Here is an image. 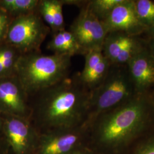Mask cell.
Listing matches in <instances>:
<instances>
[{"mask_svg": "<svg viewBox=\"0 0 154 154\" xmlns=\"http://www.w3.org/2000/svg\"><path fill=\"white\" fill-rule=\"evenodd\" d=\"M154 128V105L149 92L100 114L89 129L99 149L107 154H125Z\"/></svg>", "mask_w": 154, "mask_h": 154, "instance_id": "obj_1", "label": "cell"}, {"mask_svg": "<svg viewBox=\"0 0 154 154\" xmlns=\"http://www.w3.org/2000/svg\"><path fill=\"white\" fill-rule=\"evenodd\" d=\"M90 94L78 74L70 75L31 95L37 98L35 120L41 126L57 130L83 126L88 116Z\"/></svg>", "mask_w": 154, "mask_h": 154, "instance_id": "obj_2", "label": "cell"}, {"mask_svg": "<svg viewBox=\"0 0 154 154\" xmlns=\"http://www.w3.org/2000/svg\"><path fill=\"white\" fill-rule=\"evenodd\" d=\"M72 57L40 51L20 55L15 75L29 96L49 88L70 76Z\"/></svg>", "mask_w": 154, "mask_h": 154, "instance_id": "obj_3", "label": "cell"}, {"mask_svg": "<svg viewBox=\"0 0 154 154\" xmlns=\"http://www.w3.org/2000/svg\"><path fill=\"white\" fill-rule=\"evenodd\" d=\"M137 94L127 65H111L102 82L91 91L84 126L89 128L100 114L126 103Z\"/></svg>", "mask_w": 154, "mask_h": 154, "instance_id": "obj_4", "label": "cell"}, {"mask_svg": "<svg viewBox=\"0 0 154 154\" xmlns=\"http://www.w3.org/2000/svg\"><path fill=\"white\" fill-rule=\"evenodd\" d=\"M50 32L36 9L11 19L5 42L21 54L40 51L41 45Z\"/></svg>", "mask_w": 154, "mask_h": 154, "instance_id": "obj_5", "label": "cell"}, {"mask_svg": "<svg viewBox=\"0 0 154 154\" xmlns=\"http://www.w3.org/2000/svg\"><path fill=\"white\" fill-rule=\"evenodd\" d=\"M87 1L81 7L69 31L82 50L84 55L93 50H102L107 32L102 22L90 11Z\"/></svg>", "mask_w": 154, "mask_h": 154, "instance_id": "obj_6", "label": "cell"}, {"mask_svg": "<svg viewBox=\"0 0 154 154\" xmlns=\"http://www.w3.org/2000/svg\"><path fill=\"white\" fill-rule=\"evenodd\" d=\"M148 44L147 39L121 32L107 34L102 53L111 65H127Z\"/></svg>", "mask_w": 154, "mask_h": 154, "instance_id": "obj_7", "label": "cell"}, {"mask_svg": "<svg viewBox=\"0 0 154 154\" xmlns=\"http://www.w3.org/2000/svg\"><path fill=\"white\" fill-rule=\"evenodd\" d=\"M29 96L16 75L0 78V111L26 119Z\"/></svg>", "mask_w": 154, "mask_h": 154, "instance_id": "obj_8", "label": "cell"}, {"mask_svg": "<svg viewBox=\"0 0 154 154\" xmlns=\"http://www.w3.org/2000/svg\"><path fill=\"white\" fill-rule=\"evenodd\" d=\"M102 22L107 33L121 32L134 35H142L147 30L138 19L134 0H125Z\"/></svg>", "mask_w": 154, "mask_h": 154, "instance_id": "obj_9", "label": "cell"}, {"mask_svg": "<svg viewBox=\"0 0 154 154\" xmlns=\"http://www.w3.org/2000/svg\"><path fill=\"white\" fill-rule=\"evenodd\" d=\"M128 71L138 94L149 93L154 87V60L146 47L127 63Z\"/></svg>", "mask_w": 154, "mask_h": 154, "instance_id": "obj_10", "label": "cell"}, {"mask_svg": "<svg viewBox=\"0 0 154 154\" xmlns=\"http://www.w3.org/2000/svg\"><path fill=\"white\" fill-rule=\"evenodd\" d=\"M85 60L83 69L78 75L83 84L91 91L102 82L111 65L102 50L89 51L85 55Z\"/></svg>", "mask_w": 154, "mask_h": 154, "instance_id": "obj_11", "label": "cell"}, {"mask_svg": "<svg viewBox=\"0 0 154 154\" xmlns=\"http://www.w3.org/2000/svg\"><path fill=\"white\" fill-rule=\"evenodd\" d=\"M1 130L15 154H23L28 146L32 130L28 121L15 116H5Z\"/></svg>", "mask_w": 154, "mask_h": 154, "instance_id": "obj_12", "label": "cell"}, {"mask_svg": "<svg viewBox=\"0 0 154 154\" xmlns=\"http://www.w3.org/2000/svg\"><path fill=\"white\" fill-rule=\"evenodd\" d=\"M62 0H40L37 11L53 34L65 30Z\"/></svg>", "mask_w": 154, "mask_h": 154, "instance_id": "obj_13", "label": "cell"}, {"mask_svg": "<svg viewBox=\"0 0 154 154\" xmlns=\"http://www.w3.org/2000/svg\"><path fill=\"white\" fill-rule=\"evenodd\" d=\"M47 49L53 54L70 55H84L74 36L69 30H63L53 34L47 45Z\"/></svg>", "mask_w": 154, "mask_h": 154, "instance_id": "obj_14", "label": "cell"}, {"mask_svg": "<svg viewBox=\"0 0 154 154\" xmlns=\"http://www.w3.org/2000/svg\"><path fill=\"white\" fill-rule=\"evenodd\" d=\"M77 130L76 131L62 134L50 138L51 140L44 145L42 149V154L68 153L75 146L79 139L80 135L77 132Z\"/></svg>", "mask_w": 154, "mask_h": 154, "instance_id": "obj_15", "label": "cell"}, {"mask_svg": "<svg viewBox=\"0 0 154 154\" xmlns=\"http://www.w3.org/2000/svg\"><path fill=\"white\" fill-rule=\"evenodd\" d=\"M21 55L5 42L0 44V78L15 75L17 63Z\"/></svg>", "mask_w": 154, "mask_h": 154, "instance_id": "obj_16", "label": "cell"}, {"mask_svg": "<svg viewBox=\"0 0 154 154\" xmlns=\"http://www.w3.org/2000/svg\"><path fill=\"white\" fill-rule=\"evenodd\" d=\"M38 0H0V9L13 18L35 11Z\"/></svg>", "mask_w": 154, "mask_h": 154, "instance_id": "obj_17", "label": "cell"}, {"mask_svg": "<svg viewBox=\"0 0 154 154\" xmlns=\"http://www.w3.org/2000/svg\"><path fill=\"white\" fill-rule=\"evenodd\" d=\"M125 0H91L87 1V6L90 11L100 21H103L110 13Z\"/></svg>", "mask_w": 154, "mask_h": 154, "instance_id": "obj_18", "label": "cell"}, {"mask_svg": "<svg viewBox=\"0 0 154 154\" xmlns=\"http://www.w3.org/2000/svg\"><path fill=\"white\" fill-rule=\"evenodd\" d=\"M135 9L140 22L146 28L154 24V1L151 0H134Z\"/></svg>", "mask_w": 154, "mask_h": 154, "instance_id": "obj_19", "label": "cell"}, {"mask_svg": "<svg viewBox=\"0 0 154 154\" xmlns=\"http://www.w3.org/2000/svg\"><path fill=\"white\" fill-rule=\"evenodd\" d=\"M125 154H154V128L139 139Z\"/></svg>", "mask_w": 154, "mask_h": 154, "instance_id": "obj_20", "label": "cell"}, {"mask_svg": "<svg viewBox=\"0 0 154 154\" xmlns=\"http://www.w3.org/2000/svg\"><path fill=\"white\" fill-rule=\"evenodd\" d=\"M11 19L8 14L0 9V44L5 41L7 32Z\"/></svg>", "mask_w": 154, "mask_h": 154, "instance_id": "obj_21", "label": "cell"}, {"mask_svg": "<svg viewBox=\"0 0 154 154\" xmlns=\"http://www.w3.org/2000/svg\"><path fill=\"white\" fill-rule=\"evenodd\" d=\"M9 146L6 140H4L0 138V154H10Z\"/></svg>", "mask_w": 154, "mask_h": 154, "instance_id": "obj_22", "label": "cell"}, {"mask_svg": "<svg viewBox=\"0 0 154 154\" xmlns=\"http://www.w3.org/2000/svg\"><path fill=\"white\" fill-rule=\"evenodd\" d=\"M144 35H146L147 39H154V24L151 27L147 28Z\"/></svg>", "mask_w": 154, "mask_h": 154, "instance_id": "obj_23", "label": "cell"}, {"mask_svg": "<svg viewBox=\"0 0 154 154\" xmlns=\"http://www.w3.org/2000/svg\"><path fill=\"white\" fill-rule=\"evenodd\" d=\"M148 46L154 60V39H147Z\"/></svg>", "mask_w": 154, "mask_h": 154, "instance_id": "obj_24", "label": "cell"}, {"mask_svg": "<svg viewBox=\"0 0 154 154\" xmlns=\"http://www.w3.org/2000/svg\"><path fill=\"white\" fill-rule=\"evenodd\" d=\"M149 95H150V97H151V99L152 100V102L154 105V87L149 91Z\"/></svg>", "mask_w": 154, "mask_h": 154, "instance_id": "obj_25", "label": "cell"}, {"mask_svg": "<svg viewBox=\"0 0 154 154\" xmlns=\"http://www.w3.org/2000/svg\"><path fill=\"white\" fill-rule=\"evenodd\" d=\"M2 122H3V118L2 116V113L0 111V130H1V128H2Z\"/></svg>", "mask_w": 154, "mask_h": 154, "instance_id": "obj_26", "label": "cell"}, {"mask_svg": "<svg viewBox=\"0 0 154 154\" xmlns=\"http://www.w3.org/2000/svg\"><path fill=\"white\" fill-rule=\"evenodd\" d=\"M78 154H91V153H90V152H81V153H79Z\"/></svg>", "mask_w": 154, "mask_h": 154, "instance_id": "obj_27", "label": "cell"}]
</instances>
